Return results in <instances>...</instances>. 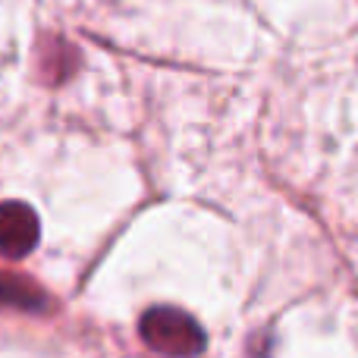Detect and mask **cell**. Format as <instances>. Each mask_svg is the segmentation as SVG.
<instances>
[{"mask_svg": "<svg viewBox=\"0 0 358 358\" xmlns=\"http://www.w3.org/2000/svg\"><path fill=\"white\" fill-rule=\"evenodd\" d=\"M41 239L38 214L25 201H0V258L19 261Z\"/></svg>", "mask_w": 358, "mask_h": 358, "instance_id": "2", "label": "cell"}, {"mask_svg": "<svg viewBox=\"0 0 358 358\" xmlns=\"http://www.w3.org/2000/svg\"><path fill=\"white\" fill-rule=\"evenodd\" d=\"M0 302L19 305V308H31V311L44 308V299L35 286L19 280V277H6V273H0Z\"/></svg>", "mask_w": 358, "mask_h": 358, "instance_id": "3", "label": "cell"}, {"mask_svg": "<svg viewBox=\"0 0 358 358\" xmlns=\"http://www.w3.org/2000/svg\"><path fill=\"white\" fill-rule=\"evenodd\" d=\"M145 346L167 358H195L204 352V330L192 315L179 308H157L145 311L142 324H138Z\"/></svg>", "mask_w": 358, "mask_h": 358, "instance_id": "1", "label": "cell"}]
</instances>
